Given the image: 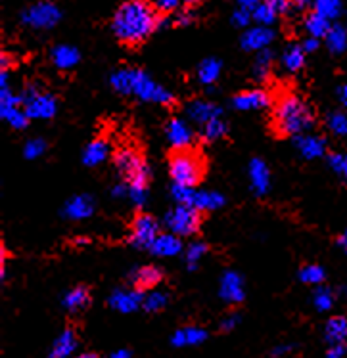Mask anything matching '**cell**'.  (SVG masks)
<instances>
[{"label":"cell","mask_w":347,"mask_h":358,"mask_svg":"<svg viewBox=\"0 0 347 358\" xmlns=\"http://www.w3.org/2000/svg\"><path fill=\"white\" fill-rule=\"evenodd\" d=\"M162 25L157 10L148 0H127L111 20V31L127 46H136Z\"/></svg>","instance_id":"6da1fadb"},{"label":"cell","mask_w":347,"mask_h":358,"mask_svg":"<svg viewBox=\"0 0 347 358\" xmlns=\"http://www.w3.org/2000/svg\"><path fill=\"white\" fill-rule=\"evenodd\" d=\"M274 131L281 136H302L315 127V111L302 96L288 92L276 102L273 113Z\"/></svg>","instance_id":"7a4b0ae2"},{"label":"cell","mask_w":347,"mask_h":358,"mask_svg":"<svg viewBox=\"0 0 347 358\" xmlns=\"http://www.w3.org/2000/svg\"><path fill=\"white\" fill-rule=\"evenodd\" d=\"M119 176L129 186V199L134 205H144L148 199L150 167L144 155L136 148H121L113 155Z\"/></svg>","instance_id":"3957f363"},{"label":"cell","mask_w":347,"mask_h":358,"mask_svg":"<svg viewBox=\"0 0 347 358\" xmlns=\"http://www.w3.org/2000/svg\"><path fill=\"white\" fill-rule=\"evenodd\" d=\"M169 175L177 186L196 188L206 176V157L192 150H175L169 157Z\"/></svg>","instance_id":"277c9868"},{"label":"cell","mask_w":347,"mask_h":358,"mask_svg":"<svg viewBox=\"0 0 347 358\" xmlns=\"http://www.w3.org/2000/svg\"><path fill=\"white\" fill-rule=\"evenodd\" d=\"M22 103L29 119H52L58 111V102L50 92H45L41 85L37 83H29L23 88L22 92Z\"/></svg>","instance_id":"5b68a950"},{"label":"cell","mask_w":347,"mask_h":358,"mask_svg":"<svg viewBox=\"0 0 347 358\" xmlns=\"http://www.w3.org/2000/svg\"><path fill=\"white\" fill-rule=\"evenodd\" d=\"M163 224L171 234H177L178 238H192L201 228V211L194 209L190 205L178 203L175 209H171L165 215Z\"/></svg>","instance_id":"8992f818"},{"label":"cell","mask_w":347,"mask_h":358,"mask_svg":"<svg viewBox=\"0 0 347 358\" xmlns=\"http://www.w3.org/2000/svg\"><path fill=\"white\" fill-rule=\"evenodd\" d=\"M173 198L177 203L190 205L198 211H217L225 205V196L213 190H196L188 186H173Z\"/></svg>","instance_id":"52a82bcc"},{"label":"cell","mask_w":347,"mask_h":358,"mask_svg":"<svg viewBox=\"0 0 347 358\" xmlns=\"http://www.w3.org/2000/svg\"><path fill=\"white\" fill-rule=\"evenodd\" d=\"M131 96H136L142 102H154L162 103V106H173L175 103V96L169 92L167 88L157 85L146 71L142 69H134L133 77V88H131Z\"/></svg>","instance_id":"ba28073f"},{"label":"cell","mask_w":347,"mask_h":358,"mask_svg":"<svg viewBox=\"0 0 347 358\" xmlns=\"http://www.w3.org/2000/svg\"><path fill=\"white\" fill-rule=\"evenodd\" d=\"M23 23L31 27V29H52L54 25H58V22L62 20V12L59 8L54 4V2H48V0H43V2H37L29 6L22 15Z\"/></svg>","instance_id":"9c48e42d"},{"label":"cell","mask_w":347,"mask_h":358,"mask_svg":"<svg viewBox=\"0 0 347 358\" xmlns=\"http://www.w3.org/2000/svg\"><path fill=\"white\" fill-rule=\"evenodd\" d=\"M0 115L15 131H23L31 121L27 111L23 108L22 98L12 94L8 87L0 90Z\"/></svg>","instance_id":"30bf717a"},{"label":"cell","mask_w":347,"mask_h":358,"mask_svg":"<svg viewBox=\"0 0 347 358\" xmlns=\"http://www.w3.org/2000/svg\"><path fill=\"white\" fill-rule=\"evenodd\" d=\"M162 234L160 232V224H157V220L148 215V213H141V215H136L133 220V224H131V243H133L134 248L139 249H150L152 248V243L155 241V238Z\"/></svg>","instance_id":"8fae6325"},{"label":"cell","mask_w":347,"mask_h":358,"mask_svg":"<svg viewBox=\"0 0 347 358\" xmlns=\"http://www.w3.org/2000/svg\"><path fill=\"white\" fill-rule=\"evenodd\" d=\"M165 136L169 140L173 150H186L192 146L194 131L188 121L180 117H171L165 124Z\"/></svg>","instance_id":"7c38bea8"},{"label":"cell","mask_w":347,"mask_h":358,"mask_svg":"<svg viewBox=\"0 0 347 358\" xmlns=\"http://www.w3.org/2000/svg\"><path fill=\"white\" fill-rule=\"evenodd\" d=\"M271 106V94L263 88L242 90L232 98V108L238 111H257Z\"/></svg>","instance_id":"4fadbf2b"},{"label":"cell","mask_w":347,"mask_h":358,"mask_svg":"<svg viewBox=\"0 0 347 358\" xmlns=\"http://www.w3.org/2000/svg\"><path fill=\"white\" fill-rule=\"evenodd\" d=\"M219 295L225 303L229 305H240L246 297L244 280L242 276L234 271H227L221 276V287H219Z\"/></svg>","instance_id":"5bb4252c"},{"label":"cell","mask_w":347,"mask_h":358,"mask_svg":"<svg viewBox=\"0 0 347 358\" xmlns=\"http://www.w3.org/2000/svg\"><path fill=\"white\" fill-rule=\"evenodd\" d=\"M248 175H250V186L251 192L257 196V198H263L271 190V171L267 167V163L263 159L250 161V167H248Z\"/></svg>","instance_id":"9a60e30c"},{"label":"cell","mask_w":347,"mask_h":358,"mask_svg":"<svg viewBox=\"0 0 347 358\" xmlns=\"http://www.w3.org/2000/svg\"><path fill=\"white\" fill-rule=\"evenodd\" d=\"M142 301H144V295H142L141 289L133 287V289H115L110 295L108 303L118 313L129 315V313H134L136 308L142 307Z\"/></svg>","instance_id":"2e32d148"},{"label":"cell","mask_w":347,"mask_h":358,"mask_svg":"<svg viewBox=\"0 0 347 358\" xmlns=\"http://www.w3.org/2000/svg\"><path fill=\"white\" fill-rule=\"evenodd\" d=\"M186 115H188V119L194 124H198L199 129H201L209 121L222 117V111L219 106L207 102V100H192V102L186 106Z\"/></svg>","instance_id":"e0dca14e"},{"label":"cell","mask_w":347,"mask_h":358,"mask_svg":"<svg viewBox=\"0 0 347 358\" xmlns=\"http://www.w3.org/2000/svg\"><path fill=\"white\" fill-rule=\"evenodd\" d=\"M274 33L271 27H265V25H257V27H251L242 35L240 38V44L242 48L248 52H261L269 48V44L273 43Z\"/></svg>","instance_id":"ac0fdd59"},{"label":"cell","mask_w":347,"mask_h":358,"mask_svg":"<svg viewBox=\"0 0 347 358\" xmlns=\"http://www.w3.org/2000/svg\"><path fill=\"white\" fill-rule=\"evenodd\" d=\"M296 148L305 159H318L326 154V140L318 134L305 132L302 136H296Z\"/></svg>","instance_id":"d6986e66"},{"label":"cell","mask_w":347,"mask_h":358,"mask_svg":"<svg viewBox=\"0 0 347 358\" xmlns=\"http://www.w3.org/2000/svg\"><path fill=\"white\" fill-rule=\"evenodd\" d=\"M131 280H133V285L141 292H148V289H155L157 285L162 284L163 272L162 268H157L154 264H146V266H141L131 274Z\"/></svg>","instance_id":"ffe728a7"},{"label":"cell","mask_w":347,"mask_h":358,"mask_svg":"<svg viewBox=\"0 0 347 358\" xmlns=\"http://www.w3.org/2000/svg\"><path fill=\"white\" fill-rule=\"evenodd\" d=\"M92 213H94V199L90 198V196H87V194L75 196V198L69 199L66 203V207H64V215L71 220L89 219Z\"/></svg>","instance_id":"44dd1931"},{"label":"cell","mask_w":347,"mask_h":358,"mask_svg":"<svg viewBox=\"0 0 347 358\" xmlns=\"http://www.w3.org/2000/svg\"><path fill=\"white\" fill-rule=\"evenodd\" d=\"M77 345H79V341H77V336H75L73 329H64L56 337L54 345H52L48 358H73V352L77 351Z\"/></svg>","instance_id":"7402d4cb"},{"label":"cell","mask_w":347,"mask_h":358,"mask_svg":"<svg viewBox=\"0 0 347 358\" xmlns=\"http://www.w3.org/2000/svg\"><path fill=\"white\" fill-rule=\"evenodd\" d=\"M325 337L330 347H347V318L332 316L326 322Z\"/></svg>","instance_id":"603a6c76"},{"label":"cell","mask_w":347,"mask_h":358,"mask_svg":"<svg viewBox=\"0 0 347 358\" xmlns=\"http://www.w3.org/2000/svg\"><path fill=\"white\" fill-rule=\"evenodd\" d=\"M52 64L62 69V71H69L73 69L79 59H81V54L75 46H69V44H58L54 50H52Z\"/></svg>","instance_id":"cb8c5ba5"},{"label":"cell","mask_w":347,"mask_h":358,"mask_svg":"<svg viewBox=\"0 0 347 358\" xmlns=\"http://www.w3.org/2000/svg\"><path fill=\"white\" fill-rule=\"evenodd\" d=\"M150 251L155 257H175L183 251V241H180L177 234H171V232L160 234L155 238L154 243H152Z\"/></svg>","instance_id":"d4e9b609"},{"label":"cell","mask_w":347,"mask_h":358,"mask_svg":"<svg viewBox=\"0 0 347 358\" xmlns=\"http://www.w3.org/2000/svg\"><path fill=\"white\" fill-rule=\"evenodd\" d=\"M110 155V142L106 138H94L83 152V163L87 167H97L108 159Z\"/></svg>","instance_id":"484cf974"},{"label":"cell","mask_w":347,"mask_h":358,"mask_svg":"<svg viewBox=\"0 0 347 358\" xmlns=\"http://www.w3.org/2000/svg\"><path fill=\"white\" fill-rule=\"evenodd\" d=\"M207 339V331L198 326H186V328L177 329L173 337H171V343L175 347H194V345L204 343Z\"/></svg>","instance_id":"4316f807"},{"label":"cell","mask_w":347,"mask_h":358,"mask_svg":"<svg viewBox=\"0 0 347 358\" xmlns=\"http://www.w3.org/2000/svg\"><path fill=\"white\" fill-rule=\"evenodd\" d=\"M90 303V293L85 285H77L73 289H69L64 297V307L69 313H81L85 308L89 307Z\"/></svg>","instance_id":"83f0119b"},{"label":"cell","mask_w":347,"mask_h":358,"mask_svg":"<svg viewBox=\"0 0 347 358\" xmlns=\"http://www.w3.org/2000/svg\"><path fill=\"white\" fill-rule=\"evenodd\" d=\"M305 56H307V52L302 44H290L282 54V66L286 67V71L290 73H297L305 66Z\"/></svg>","instance_id":"f1b7e54d"},{"label":"cell","mask_w":347,"mask_h":358,"mask_svg":"<svg viewBox=\"0 0 347 358\" xmlns=\"http://www.w3.org/2000/svg\"><path fill=\"white\" fill-rule=\"evenodd\" d=\"M332 27V23L328 17L325 15L317 14V12H313V14L307 15V20H305V29L309 33V37L315 38H323L328 35V31Z\"/></svg>","instance_id":"f546056e"},{"label":"cell","mask_w":347,"mask_h":358,"mask_svg":"<svg viewBox=\"0 0 347 358\" xmlns=\"http://www.w3.org/2000/svg\"><path fill=\"white\" fill-rule=\"evenodd\" d=\"M221 62L215 58H207L204 59L201 64L198 66V80L201 85H213L215 80L219 79L221 75Z\"/></svg>","instance_id":"4dcf8cb0"},{"label":"cell","mask_w":347,"mask_h":358,"mask_svg":"<svg viewBox=\"0 0 347 358\" xmlns=\"http://www.w3.org/2000/svg\"><path fill=\"white\" fill-rule=\"evenodd\" d=\"M326 46L332 54H341L347 48V31L341 25H332L326 35Z\"/></svg>","instance_id":"1f68e13d"},{"label":"cell","mask_w":347,"mask_h":358,"mask_svg":"<svg viewBox=\"0 0 347 358\" xmlns=\"http://www.w3.org/2000/svg\"><path fill=\"white\" fill-rule=\"evenodd\" d=\"M167 303H169V295L162 289H152L150 293L144 295V301H142V308L146 310V313H160L163 308L167 307Z\"/></svg>","instance_id":"d6a6232c"},{"label":"cell","mask_w":347,"mask_h":358,"mask_svg":"<svg viewBox=\"0 0 347 358\" xmlns=\"http://www.w3.org/2000/svg\"><path fill=\"white\" fill-rule=\"evenodd\" d=\"M271 67H273V52L265 48V50L257 52L255 62H253V75L257 80H265L271 73Z\"/></svg>","instance_id":"836d02e7"},{"label":"cell","mask_w":347,"mask_h":358,"mask_svg":"<svg viewBox=\"0 0 347 358\" xmlns=\"http://www.w3.org/2000/svg\"><path fill=\"white\" fill-rule=\"evenodd\" d=\"M334 292L330 287L325 285H317V289L313 293V305L317 308L318 313H326L334 307Z\"/></svg>","instance_id":"e575fe53"},{"label":"cell","mask_w":347,"mask_h":358,"mask_svg":"<svg viewBox=\"0 0 347 358\" xmlns=\"http://www.w3.org/2000/svg\"><path fill=\"white\" fill-rule=\"evenodd\" d=\"M207 253V245L204 241H192L188 248H186L185 261L188 271H196L198 268V263L204 259V255Z\"/></svg>","instance_id":"d590c367"},{"label":"cell","mask_w":347,"mask_h":358,"mask_svg":"<svg viewBox=\"0 0 347 358\" xmlns=\"http://www.w3.org/2000/svg\"><path fill=\"white\" fill-rule=\"evenodd\" d=\"M325 268L318 266V264H305L302 271H299V280L307 285H320L325 282Z\"/></svg>","instance_id":"8d00e7d4"},{"label":"cell","mask_w":347,"mask_h":358,"mask_svg":"<svg viewBox=\"0 0 347 358\" xmlns=\"http://www.w3.org/2000/svg\"><path fill=\"white\" fill-rule=\"evenodd\" d=\"M227 134V123L225 119L217 117L213 121H209L201 127V136L207 140V142H215V140L222 138Z\"/></svg>","instance_id":"74e56055"},{"label":"cell","mask_w":347,"mask_h":358,"mask_svg":"<svg viewBox=\"0 0 347 358\" xmlns=\"http://www.w3.org/2000/svg\"><path fill=\"white\" fill-rule=\"evenodd\" d=\"M326 124L330 132H334L336 136H344L347 138V111H332L328 119H326Z\"/></svg>","instance_id":"f35d334b"},{"label":"cell","mask_w":347,"mask_h":358,"mask_svg":"<svg viewBox=\"0 0 347 358\" xmlns=\"http://www.w3.org/2000/svg\"><path fill=\"white\" fill-rule=\"evenodd\" d=\"M251 15H253V22L259 23V25H265V27H269V25H273L278 14H276L269 4H265V2H259L257 8H255V10H251Z\"/></svg>","instance_id":"ab89813d"},{"label":"cell","mask_w":347,"mask_h":358,"mask_svg":"<svg viewBox=\"0 0 347 358\" xmlns=\"http://www.w3.org/2000/svg\"><path fill=\"white\" fill-rule=\"evenodd\" d=\"M340 0H315V12L320 15H325L328 20H334L340 15Z\"/></svg>","instance_id":"60d3db41"},{"label":"cell","mask_w":347,"mask_h":358,"mask_svg":"<svg viewBox=\"0 0 347 358\" xmlns=\"http://www.w3.org/2000/svg\"><path fill=\"white\" fill-rule=\"evenodd\" d=\"M46 152V142L43 138H31L29 142H25L23 146V157L25 159L35 161Z\"/></svg>","instance_id":"b9f144b4"},{"label":"cell","mask_w":347,"mask_h":358,"mask_svg":"<svg viewBox=\"0 0 347 358\" xmlns=\"http://www.w3.org/2000/svg\"><path fill=\"white\" fill-rule=\"evenodd\" d=\"M330 169L347 182V154H332L328 157Z\"/></svg>","instance_id":"7bdbcfd3"},{"label":"cell","mask_w":347,"mask_h":358,"mask_svg":"<svg viewBox=\"0 0 347 358\" xmlns=\"http://www.w3.org/2000/svg\"><path fill=\"white\" fill-rule=\"evenodd\" d=\"M250 22H253V15H251L250 10H246V8H238L236 12L232 14V23H234L236 27H248Z\"/></svg>","instance_id":"ee69618b"},{"label":"cell","mask_w":347,"mask_h":358,"mask_svg":"<svg viewBox=\"0 0 347 358\" xmlns=\"http://www.w3.org/2000/svg\"><path fill=\"white\" fill-rule=\"evenodd\" d=\"M183 2L186 0H155L154 4L157 10H162V12H173V10H177Z\"/></svg>","instance_id":"f6af8a7d"},{"label":"cell","mask_w":347,"mask_h":358,"mask_svg":"<svg viewBox=\"0 0 347 358\" xmlns=\"http://www.w3.org/2000/svg\"><path fill=\"white\" fill-rule=\"evenodd\" d=\"M263 2L273 8L276 14H286L292 4V0H263Z\"/></svg>","instance_id":"bcb514c9"},{"label":"cell","mask_w":347,"mask_h":358,"mask_svg":"<svg viewBox=\"0 0 347 358\" xmlns=\"http://www.w3.org/2000/svg\"><path fill=\"white\" fill-rule=\"evenodd\" d=\"M238 322H240V315H236V313H232V315L225 316V318H222L221 328L225 329V331H230V329L236 328Z\"/></svg>","instance_id":"7dc6e473"},{"label":"cell","mask_w":347,"mask_h":358,"mask_svg":"<svg viewBox=\"0 0 347 358\" xmlns=\"http://www.w3.org/2000/svg\"><path fill=\"white\" fill-rule=\"evenodd\" d=\"M111 194L115 196V198H123V196H129V186H127V182H118L113 188H111Z\"/></svg>","instance_id":"c3c4849f"},{"label":"cell","mask_w":347,"mask_h":358,"mask_svg":"<svg viewBox=\"0 0 347 358\" xmlns=\"http://www.w3.org/2000/svg\"><path fill=\"white\" fill-rule=\"evenodd\" d=\"M12 66H14V58H12L10 54H4V52H2V56H0V67H2V71L10 73Z\"/></svg>","instance_id":"681fc988"},{"label":"cell","mask_w":347,"mask_h":358,"mask_svg":"<svg viewBox=\"0 0 347 358\" xmlns=\"http://www.w3.org/2000/svg\"><path fill=\"white\" fill-rule=\"evenodd\" d=\"M175 23L180 25V27H185L188 23H192V14H190V12H180V14L175 17Z\"/></svg>","instance_id":"f907efd6"},{"label":"cell","mask_w":347,"mask_h":358,"mask_svg":"<svg viewBox=\"0 0 347 358\" xmlns=\"http://www.w3.org/2000/svg\"><path fill=\"white\" fill-rule=\"evenodd\" d=\"M302 46L305 48V52H307V54H309V52H315L318 48V38H315V37L305 38Z\"/></svg>","instance_id":"816d5d0a"},{"label":"cell","mask_w":347,"mask_h":358,"mask_svg":"<svg viewBox=\"0 0 347 358\" xmlns=\"http://www.w3.org/2000/svg\"><path fill=\"white\" fill-rule=\"evenodd\" d=\"M344 355H346V347H330L326 358H344Z\"/></svg>","instance_id":"f5cc1de1"},{"label":"cell","mask_w":347,"mask_h":358,"mask_svg":"<svg viewBox=\"0 0 347 358\" xmlns=\"http://www.w3.org/2000/svg\"><path fill=\"white\" fill-rule=\"evenodd\" d=\"M238 2V6L240 8H246V10H255V8H257V4H259V0H236Z\"/></svg>","instance_id":"db71d44e"},{"label":"cell","mask_w":347,"mask_h":358,"mask_svg":"<svg viewBox=\"0 0 347 358\" xmlns=\"http://www.w3.org/2000/svg\"><path fill=\"white\" fill-rule=\"evenodd\" d=\"M338 98H340V102H341V106H344V110L347 111V85L340 87V90H338Z\"/></svg>","instance_id":"11a10c76"},{"label":"cell","mask_w":347,"mask_h":358,"mask_svg":"<svg viewBox=\"0 0 347 358\" xmlns=\"http://www.w3.org/2000/svg\"><path fill=\"white\" fill-rule=\"evenodd\" d=\"M288 351H292V347L290 345H282V347H276L273 351V357H282V355H286Z\"/></svg>","instance_id":"9f6ffc18"},{"label":"cell","mask_w":347,"mask_h":358,"mask_svg":"<svg viewBox=\"0 0 347 358\" xmlns=\"http://www.w3.org/2000/svg\"><path fill=\"white\" fill-rule=\"evenodd\" d=\"M110 358H131V352L127 351V349H119V351L111 352Z\"/></svg>","instance_id":"6f0895ef"},{"label":"cell","mask_w":347,"mask_h":358,"mask_svg":"<svg viewBox=\"0 0 347 358\" xmlns=\"http://www.w3.org/2000/svg\"><path fill=\"white\" fill-rule=\"evenodd\" d=\"M297 8H305L309 6V4H315V0H292Z\"/></svg>","instance_id":"680465c9"},{"label":"cell","mask_w":347,"mask_h":358,"mask_svg":"<svg viewBox=\"0 0 347 358\" xmlns=\"http://www.w3.org/2000/svg\"><path fill=\"white\" fill-rule=\"evenodd\" d=\"M338 243H340V248L344 249V251H346V253H347V230H346V232H344V234L340 236V240H338Z\"/></svg>","instance_id":"91938a15"},{"label":"cell","mask_w":347,"mask_h":358,"mask_svg":"<svg viewBox=\"0 0 347 358\" xmlns=\"http://www.w3.org/2000/svg\"><path fill=\"white\" fill-rule=\"evenodd\" d=\"M73 358H98L97 355H92V352H83V355H77Z\"/></svg>","instance_id":"94428289"},{"label":"cell","mask_w":347,"mask_h":358,"mask_svg":"<svg viewBox=\"0 0 347 358\" xmlns=\"http://www.w3.org/2000/svg\"><path fill=\"white\" fill-rule=\"evenodd\" d=\"M188 4H196V2H199V0H186Z\"/></svg>","instance_id":"6125c7cd"},{"label":"cell","mask_w":347,"mask_h":358,"mask_svg":"<svg viewBox=\"0 0 347 358\" xmlns=\"http://www.w3.org/2000/svg\"><path fill=\"white\" fill-rule=\"evenodd\" d=\"M340 2H341V0H340Z\"/></svg>","instance_id":"be15d7a7"}]
</instances>
